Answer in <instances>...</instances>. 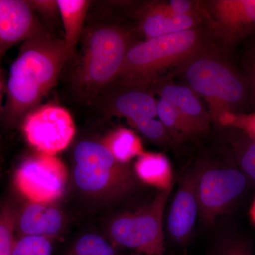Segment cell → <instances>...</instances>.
<instances>
[{"instance_id":"cell-20","label":"cell","mask_w":255,"mask_h":255,"mask_svg":"<svg viewBox=\"0 0 255 255\" xmlns=\"http://www.w3.org/2000/svg\"><path fill=\"white\" fill-rule=\"evenodd\" d=\"M16 212L9 204L0 207V255H13Z\"/></svg>"},{"instance_id":"cell-27","label":"cell","mask_w":255,"mask_h":255,"mask_svg":"<svg viewBox=\"0 0 255 255\" xmlns=\"http://www.w3.org/2000/svg\"><path fill=\"white\" fill-rule=\"evenodd\" d=\"M242 169L255 180V142L251 141L244 149L241 157Z\"/></svg>"},{"instance_id":"cell-25","label":"cell","mask_w":255,"mask_h":255,"mask_svg":"<svg viewBox=\"0 0 255 255\" xmlns=\"http://www.w3.org/2000/svg\"><path fill=\"white\" fill-rule=\"evenodd\" d=\"M213 255H252V247L248 242L234 240L223 243Z\"/></svg>"},{"instance_id":"cell-14","label":"cell","mask_w":255,"mask_h":255,"mask_svg":"<svg viewBox=\"0 0 255 255\" xmlns=\"http://www.w3.org/2000/svg\"><path fill=\"white\" fill-rule=\"evenodd\" d=\"M120 91L111 98L107 111L127 118L130 124L157 116V100L149 87L120 86Z\"/></svg>"},{"instance_id":"cell-8","label":"cell","mask_w":255,"mask_h":255,"mask_svg":"<svg viewBox=\"0 0 255 255\" xmlns=\"http://www.w3.org/2000/svg\"><path fill=\"white\" fill-rule=\"evenodd\" d=\"M208 36L233 46L255 32V0L201 1Z\"/></svg>"},{"instance_id":"cell-13","label":"cell","mask_w":255,"mask_h":255,"mask_svg":"<svg viewBox=\"0 0 255 255\" xmlns=\"http://www.w3.org/2000/svg\"><path fill=\"white\" fill-rule=\"evenodd\" d=\"M160 97L175 109L187 138L209 131L211 116L195 92L185 85L162 83L157 85Z\"/></svg>"},{"instance_id":"cell-18","label":"cell","mask_w":255,"mask_h":255,"mask_svg":"<svg viewBox=\"0 0 255 255\" xmlns=\"http://www.w3.org/2000/svg\"><path fill=\"white\" fill-rule=\"evenodd\" d=\"M58 10L61 16L65 43L74 52L83 32L84 24L90 4L87 0H58Z\"/></svg>"},{"instance_id":"cell-5","label":"cell","mask_w":255,"mask_h":255,"mask_svg":"<svg viewBox=\"0 0 255 255\" xmlns=\"http://www.w3.org/2000/svg\"><path fill=\"white\" fill-rule=\"evenodd\" d=\"M73 158L74 181L87 195L102 200H115L136 187V176L131 169L114 158L101 142H79Z\"/></svg>"},{"instance_id":"cell-17","label":"cell","mask_w":255,"mask_h":255,"mask_svg":"<svg viewBox=\"0 0 255 255\" xmlns=\"http://www.w3.org/2000/svg\"><path fill=\"white\" fill-rule=\"evenodd\" d=\"M134 169L137 178L158 190H169L173 187L172 166L162 154L144 152L137 158Z\"/></svg>"},{"instance_id":"cell-7","label":"cell","mask_w":255,"mask_h":255,"mask_svg":"<svg viewBox=\"0 0 255 255\" xmlns=\"http://www.w3.org/2000/svg\"><path fill=\"white\" fill-rule=\"evenodd\" d=\"M68 172L55 155L40 152L28 157L16 169L15 185L30 202L50 204L65 190Z\"/></svg>"},{"instance_id":"cell-16","label":"cell","mask_w":255,"mask_h":255,"mask_svg":"<svg viewBox=\"0 0 255 255\" xmlns=\"http://www.w3.org/2000/svg\"><path fill=\"white\" fill-rule=\"evenodd\" d=\"M138 16V30L145 39L200 28L204 23L203 14L171 16L140 9Z\"/></svg>"},{"instance_id":"cell-6","label":"cell","mask_w":255,"mask_h":255,"mask_svg":"<svg viewBox=\"0 0 255 255\" xmlns=\"http://www.w3.org/2000/svg\"><path fill=\"white\" fill-rule=\"evenodd\" d=\"M172 189L158 190L145 207L115 218L110 226L112 239L137 254L163 255L164 209Z\"/></svg>"},{"instance_id":"cell-30","label":"cell","mask_w":255,"mask_h":255,"mask_svg":"<svg viewBox=\"0 0 255 255\" xmlns=\"http://www.w3.org/2000/svg\"><path fill=\"white\" fill-rule=\"evenodd\" d=\"M135 255H142L137 254H137H135Z\"/></svg>"},{"instance_id":"cell-29","label":"cell","mask_w":255,"mask_h":255,"mask_svg":"<svg viewBox=\"0 0 255 255\" xmlns=\"http://www.w3.org/2000/svg\"><path fill=\"white\" fill-rule=\"evenodd\" d=\"M250 216L253 223L255 225V199L252 204L251 209H250Z\"/></svg>"},{"instance_id":"cell-22","label":"cell","mask_w":255,"mask_h":255,"mask_svg":"<svg viewBox=\"0 0 255 255\" xmlns=\"http://www.w3.org/2000/svg\"><path fill=\"white\" fill-rule=\"evenodd\" d=\"M52 252L49 238L22 236L15 241L13 255H52Z\"/></svg>"},{"instance_id":"cell-1","label":"cell","mask_w":255,"mask_h":255,"mask_svg":"<svg viewBox=\"0 0 255 255\" xmlns=\"http://www.w3.org/2000/svg\"><path fill=\"white\" fill-rule=\"evenodd\" d=\"M73 52L65 40L39 33L23 42L10 67L4 117L10 124L23 119L56 85Z\"/></svg>"},{"instance_id":"cell-28","label":"cell","mask_w":255,"mask_h":255,"mask_svg":"<svg viewBox=\"0 0 255 255\" xmlns=\"http://www.w3.org/2000/svg\"><path fill=\"white\" fill-rule=\"evenodd\" d=\"M4 89V82L3 80L2 73H1V68H0V109H1V101H2L3 92Z\"/></svg>"},{"instance_id":"cell-4","label":"cell","mask_w":255,"mask_h":255,"mask_svg":"<svg viewBox=\"0 0 255 255\" xmlns=\"http://www.w3.org/2000/svg\"><path fill=\"white\" fill-rule=\"evenodd\" d=\"M189 88L204 97L211 120L219 124L227 113H240L250 89L248 80L212 47L191 58L178 68Z\"/></svg>"},{"instance_id":"cell-24","label":"cell","mask_w":255,"mask_h":255,"mask_svg":"<svg viewBox=\"0 0 255 255\" xmlns=\"http://www.w3.org/2000/svg\"><path fill=\"white\" fill-rule=\"evenodd\" d=\"M144 136L153 141L166 142L170 139V134L163 124L155 118H146L133 124Z\"/></svg>"},{"instance_id":"cell-3","label":"cell","mask_w":255,"mask_h":255,"mask_svg":"<svg viewBox=\"0 0 255 255\" xmlns=\"http://www.w3.org/2000/svg\"><path fill=\"white\" fill-rule=\"evenodd\" d=\"M135 43L132 31L118 25L100 23L89 28L74 77L79 94L92 99L112 84Z\"/></svg>"},{"instance_id":"cell-12","label":"cell","mask_w":255,"mask_h":255,"mask_svg":"<svg viewBox=\"0 0 255 255\" xmlns=\"http://www.w3.org/2000/svg\"><path fill=\"white\" fill-rule=\"evenodd\" d=\"M201 167L202 164H199L183 177L169 210L167 228L178 243L189 239L199 215L196 184Z\"/></svg>"},{"instance_id":"cell-10","label":"cell","mask_w":255,"mask_h":255,"mask_svg":"<svg viewBox=\"0 0 255 255\" xmlns=\"http://www.w3.org/2000/svg\"><path fill=\"white\" fill-rule=\"evenodd\" d=\"M244 174L233 168L201 167L196 184L199 214L206 225L214 223L246 187Z\"/></svg>"},{"instance_id":"cell-15","label":"cell","mask_w":255,"mask_h":255,"mask_svg":"<svg viewBox=\"0 0 255 255\" xmlns=\"http://www.w3.org/2000/svg\"><path fill=\"white\" fill-rule=\"evenodd\" d=\"M63 222V214L56 208L30 202L16 214V231L20 236L50 238L60 232Z\"/></svg>"},{"instance_id":"cell-2","label":"cell","mask_w":255,"mask_h":255,"mask_svg":"<svg viewBox=\"0 0 255 255\" xmlns=\"http://www.w3.org/2000/svg\"><path fill=\"white\" fill-rule=\"evenodd\" d=\"M209 38L200 27L135 42L113 82L120 86L150 87L159 81L162 72L178 68L211 48Z\"/></svg>"},{"instance_id":"cell-11","label":"cell","mask_w":255,"mask_h":255,"mask_svg":"<svg viewBox=\"0 0 255 255\" xmlns=\"http://www.w3.org/2000/svg\"><path fill=\"white\" fill-rule=\"evenodd\" d=\"M43 32L29 1L0 0V60L15 45Z\"/></svg>"},{"instance_id":"cell-19","label":"cell","mask_w":255,"mask_h":255,"mask_svg":"<svg viewBox=\"0 0 255 255\" xmlns=\"http://www.w3.org/2000/svg\"><path fill=\"white\" fill-rule=\"evenodd\" d=\"M114 158L122 164L128 163L143 153L141 140L131 130L119 128L106 135L101 142Z\"/></svg>"},{"instance_id":"cell-9","label":"cell","mask_w":255,"mask_h":255,"mask_svg":"<svg viewBox=\"0 0 255 255\" xmlns=\"http://www.w3.org/2000/svg\"><path fill=\"white\" fill-rule=\"evenodd\" d=\"M22 129L30 145L50 155L65 150L75 132V123L68 111L53 105L29 112L23 118Z\"/></svg>"},{"instance_id":"cell-21","label":"cell","mask_w":255,"mask_h":255,"mask_svg":"<svg viewBox=\"0 0 255 255\" xmlns=\"http://www.w3.org/2000/svg\"><path fill=\"white\" fill-rule=\"evenodd\" d=\"M68 255H117L114 247L107 240L94 233L79 238Z\"/></svg>"},{"instance_id":"cell-26","label":"cell","mask_w":255,"mask_h":255,"mask_svg":"<svg viewBox=\"0 0 255 255\" xmlns=\"http://www.w3.org/2000/svg\"><path fill=\"white\" fill-rule=\"evenodd\" d=\"M246 65L248 73L246 79L255 102V36L247 50Z\"/></svg>"},{"instance_id":"cell-23","label":"cell","mask_w":255,"mask_h":255,"mask_svg":"<svg viewBox=\"0 0 255 255\" xmlns=\"http://www.w3.org/2000/svg\"><path fill=\"white\" fill-rule=\"evenodd\" d=\"M219 124L237 128L255 142V112L253 113H227L220 119Z\"/></svg>"}]
</instances>
